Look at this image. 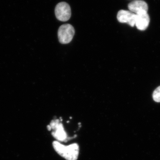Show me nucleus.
Here are the masks:
<instances>
[{"label":"nucleus","mask_w":160,"mask_h":160,"mask_svg":"<svg viewBox=\"0 0 160 160\" xmlns=\"http://www.w3.org/2000/svg\"><path fill=\"white\" fill-rule=\"evenodd\" d=\"M129 11L136 14L143 12H147L148 6L147 3L142 0H135L129 3L128 5Z\"/></svg>","instance_id":"nucleus-6"},{"label":"nucleus","mask_w":160,"mask_h":160,"mask_svg":"<svg viewBox=\"0 0 160 160\" xmlns=\"http://www.w3.org/2000/svg\"><path fill=\"white\" fill-rule=\"evenodd\" d=\"M150 22V18L147 12H143L136 14L135 25L139 30L144 31L149 26Z\"/></svg>","instance_id":"nucleus-7"},{"label":"nucleus","mask_w":160,"mask_h":160,"mask_svg":"<svg viewBox=\"0 0 160 160\" xmlns=\"http://www.w3.org/2000/svg\"><path fill=\"white\" fill-rule=\"evenodd\" d=\"M75 34L74 27L70 24H64L59 28L58 38L60 43L63 44L70 43Z\"/></svg>","instance_id":"nucleus-3"},{"label":"nucleus","mask_w":160,"mask_h":160,"mask_svg":"<svg viewBox=\"0 0 160 160\" xmlns=\"http://www.w3.org/2000/svg\"><path fill=\"white\" fill-rule=\"evenodd\" d=\"M52 146L58 154L66 160H77L78 157L79 146L77 143L65 146L58 141H54Z\"/></svg>","instance_id":"nucleus-1"},{"label":"nucleus","mask_w":160,"mask_h":160,"mask_svg":"<svg viewBox=\"0 0 160 160\" xmlns=\"http://www.w3.org/2000/svg\"><path fill=\"white\" fill-rule=\"evenodd\" d=\"M47 129H48V130H49V131H51L52 130L51 127H50V126H49V125H48V126H47Z\"/></svg>","instance_id":"nucleus-9"},{"label":"nucleus","mask_w":160,"mask_h":160,"mask_svg":"<svg viewBox=\"0 0 160 160\" xmlns=\"http://www.w3.org/2000/svg\"><path fill=\"white\" fill-rule=\"evenodd\" d=\"M152 98L155 102H160V86L157 88L153 91Z\"/></svg>","instance_id":"nucleus-8"},{"label":"nucleus","mask_w":160,"mask_h":160,"mask_svg":"<svg viewBox=\"0 0 160 160\" xmlns=\"http://www.w3.org/2000/svg\"><path fill=\"white\" fill-rule=\"evenodd\" d=\"M56 17L59 21L66 22L71 16V10L68 3L62 2L58 3L55 9Z\"/></svg>","instance_id":"nucleus-4"},{"label":"nucleus","mask_w":160,"mask_h":160,"mask_svg":"<svg viewBox=\"0 0 160 160\" xmlns=\"http://www.w3.org/2000/svg\"><path fill=\"white\" fill-rule=\"evenodd\" d=\"M49 126L53 130L51 134L53 138L59 142H67L72 138H69L63 127V124L59 119L53 120L51 121Z\"/></svg>","instance_id":"nucleus-2"},{"label":"nucleus","mask_w":160,"mask_h":160,"mask_svg":"<svg viewBox=\"0 0 160 160\" xmlns=\"http://www.w3.org/2000/svg\"><path fill=\"white\" fill-rule=\"evenodd\" d=\"M117 19L119 22L127 23L133 27L135 25L136 14L128 10H121L118 12Z\"/></svg>","instance_id":"nucleus-5"}]
</instances>
